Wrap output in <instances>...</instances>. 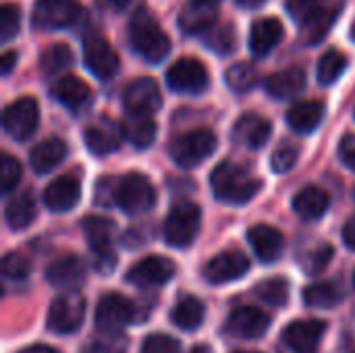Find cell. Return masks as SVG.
I'll list each match as a JSON object with an SVG mask.
<instances>
[{
    "mask_svg": "<svg viewBox=\"0 0 355 353\" xmlns=\"http://www.w3.org/2000/svg\"><path fill=\"white\" fill-rule=\"evenodd\" d=\"M233 353H262V352H248V350H239V352H233Z\"/></svg>",
    "mask_w": 355,
    "mask_h": 353,
    "instance_id": "obj_56",
    "label": "cell"
},
{
    "mask_svg": "<svg viewBox=\"0 0 355 353\" xmlns=\"http://www.w3.org/2000/svg\"><path fill=\"white\" fill-rule=\"evenodd\" d=\"M354 287H355V273H354Z\"/></svg>",
    "mask_w": 355,
    "mask_h": 353,
    "instance_id": "obj_57",
    "label": "cell"
},
{
    "mask_svg": "<svg viewBox=\"0 0 355 353\" xmlns=\"http://www.w3.org/2000/svg\"><path fill=\"white\" fill-rule=\"evenodd\" d=\"M85 279V266L77 256H62L46 268V281L56 289H77Z\"/></svg>",
    "mask_w": 355,
    "mask_h": 353,
    "instance_id": "obj_24",
    "label": "cell"
},
{
    "mask_svg": "<svg viewBox=\"0 0 355 353\" xmlns=\"http://www.w3.org/2000/svg\"><path fill=\"white\" fill-rule=\"evenodd\" d=\"M225 81L227 85L237 92V94H243V92H250L256 81H258V71L250 64V62H235L227 69L225 73Z\"/></svg>",
    "mask_w": 355,
    "mask_h": 353,
    "instance_id": "obj_38",
    "label": "cell"
},
{
    "mask_svg": "<svg viewBox=\"0 0 355 353\" xmlns=\"http://www.w3.org/2000/svg\"><path fill=\"white\" fill-rule=\"evenodd\" d=\"M241 8H258V6H262L266 0H235Z\"/></svg>",
    "mask_w": 355,
    "mask_h": 353,
    "instance_id": "obj_53",
    "label": "cell"
},
{
    "mask_svg": "<svg viewBox=\"0 0 355 353\" xmlns=\"http://www.w3.org/2000/svg\"><path fill=\"white\" fill-rule=\"evenodd\" d=\"M129 42L133 50L152 64L162 62L171 54V37L146 8H139L129 23Z\"/></svg>",
    "mask_w": 355,
    "mask_h": 353,
    "instance_id": "obj_2",
    "label": "cell"
},
{
    "mask_svg": "<svg viewBox=\"0 0 355 353\" xmlns=\"http://www.w3.org/2000/svg\"><path fill=\"white\" fill-rule=\"evenodd\" d=\"M121 131L127 141H131L139 150H146L154 144L158 127L152 114H131L129 119L123 121Z\"/></svg>",
    "mask_w": 355,
    "mask_h": 353,
    "instance_id": "obj_29",
    "label": "cell"
},
{
    "mask_svg": "<svg viewBox=\"0 0 355 353\" xmlns=\"http://www.w3.org/2000/svg\"><path fill=\"white\" fill-rule=\"evenodd\" d=\"M300 158V150L293 146V144H283L279 146L275 152H272V158H270V164H272V171L275 173H289L295 162Z\"/></svg>",
    "mask_w": 355,
    "mask_h": 353,
    "instance_id": "obj_44",
    "label": "cell"
},
{
    "mask_svg": "<svg viewBox=\"0 0 355 353\" xmlns=\"http://www.w3.org/2000/svg\"><path fill=\"white\" fill-rule=\"evenodd\" d=\"M204 318H206V308H204V304H202L198 298H193V295L181 298V300L175 304V308L171 310V320H173V325H175L177 329H181V331H187V333L198 331V329L202 327Z\"/></svg>",
    "mask_w": 355,
    "mask_h": 353,
    "instance_id": "obj_30",
    "label": "cell"
},
{
    "mask_svg": "<svg viewBox=\"0 0 355 353\" xmlns=\"http://www.w3.org/2000/svg\"><path fill=\"white\" fill-rule=\"evenodd\" d=\"M119 181L121 177H102L98 179L96 183V189H94V200L98 206H104V208H110V206H116V193H119Z\"/></svg>",
    "mask_w": 355,
    "mask_h": 353,
    "instance_id": "obj_43",
    "label": "cell"
},
{
    "mask_svg": "<svg viewBox=\"0 0 355 353\" xmlns=\"http://www.w3.org/2000/svg\"><path fill=\"white\" fill-rule=\"evenodd\" d=\"M189 353H212V350L208 345H198V347H193Z\"/></svg>",
    "mask_w": 355,
    "mask_h": 353,
    "instance_id": "obj_54",
    "label": "cell"
},
{
    "mask_svg": "<svg viewBox=\"0 0 355 353\" xmlns=\"http://www.w3.org/2000/svg\"><path fill=\"white\" fill-rule=\"evenodd\" d=\"M21 27V12L15 4H4L0 8V42H10Z\"/></svg>",
    "mask_w": 355,
    "mask_h": 353,
    "instance_id": "obj_41",
    "label": "cell"
},
{
    "mask_svg": "<svg viewBox=\"0 0 355 353\" xmlns=\"http://www.w3.org/2000/svg\"><path fill=\"white\" fill-rule=\"evenodd\" d=\"M202 225V210L191 202H179L164 221V239L173 248H189Z\"/></svg>",
    "mask_w": 355,
    "mask_h": 353,
    "instance_id": "obj_6",
    "label": "cell"
},
{
    "mask_svg": "<svg viewBox=\"0 0 355 353\" xmlns=\"http://www.w3.org/2000/svg\"><path fill=\"white\" fill-rule=\"evenodd\" d=\"M306 73L297 67L287 69V71H279L275 75H270L264 83L266 92L277 98V100H293L297 98L304 89H306Z\"/></svg>",
    "mask_w": 355,
    "mask_h": 353,
    "instance_id": "obj_26",
    "label": "cell"
},
{
    "mask_svg": "<svg viewBox=\"0 0 355 353\" xmlns=\"http://www.w3.org/2000/svg\"><path fill=\"white\" fill-rule=\"evenodd\" d=\"M85 318V298L77 289H64L56 295L48 310V329L56 335H73Z\"/></svg>",
    "mask_w": 355,
    "mask_h": 353,
    "instance_id": "obj_5",
    "label": "cell"
},
{
    "mask_svg": "<svg viewBox=\"0 0 355 353\" xmlns=\"http://www.w3.org/2000/svg\"><path fill=\"white\" fill-rule=\"evenodd\" d=\"M331 206V198L324 189L316 185H308L300 189L293 198V210L304 221H318L327 214Z\"/></svg>",
    "mask_w": 355,
    "mask_h": 353,
    "instance_id": "obj_27",
    "label": "cell"
},
{
    "mask_svg": "<svg viewBox=\"0 0 355 353\" xmlns=\"http://www.w3.org/2000/svg\"><path fill=\"white\" fill-rule=\"evenodd\" d=\"M2 125L4 131L12 137V139H27L35 133L37 125H40V104L35 98L23 96L15 102H10L4 112H2Z\"/></svg>",
    "mask_w": 355,
    "mask_h": 353,
    "instance_id": "obj_10",
    "label": "cell"
},
{
    "mask_svg": "<svg viewBox=\"0 0 355 353\" xmlns=\"http://www.w3.org/2000/svg\"><path fill=\"white\" fill-rule=\"evenodd\" d=\"M175 273H177V266L173 260L164 256H148L127 270L125 281L139 289H156V287L166 285L175 277Z\"/></svg>",
    "mask_w": 355,
    "mask_h": 353,
    "instance_id": "obj_13",
    "label": "cell"
},
{
    "mask_svg": "<svg viewBox=\"0 0 355 353\" xmlns=\"http://www.w3.org/2000/svg\"><path fill=\"white\" fill-rule=\"evenodd\" d=\"M345 69H347V56L339 50H329L318 60L316 77H318L320 85H333L335 81H339V77L345 73Z\"/></svg>",
    "mask_w": 355,
    "mask_h": 353,
    "instance_id": "obj_36",
    "label": "cell"
},
{
    "mask_svg": "<svg viewBox=\"0 0 355 353\" xmlns=\"http://www.w3.org/2000/svg\"><path fill=\"white\" fill-rule=\"evenodd\" d=\"M254 293L264 304H268L272 308H281V306H285L289 302V283L285 279H281V277L266 279V281L256 285Z\"/></svg>",
    "mask_w": 355,
    "mask_h": 353,
    "instance_id": "obj_37",
    "label": "cell"
},
{
    "mask_svg": "<svg viewBox=\"0 0 355 353\" xmlns=\"http://www.w3.org/2000/svg\"><path fill=\"white\" fill-rule=\"evenodd\" d=\"M156 204V189L141 173H129L119 181L116 206L127 214H146Z\"/></svg>",
    "mask_w": 355,
    "mask_h": 353,
    "instance_id": "obj_7",
    "label": "cell"
},
{
    "mask_svg": "<svg viewBox=\"0 0 355 353\" xmlns=\"http://www.w3.org/2000/svg\"><path fill=\"white\" fill-rule=\"evenodd\" d=\"M83 62L98 79H110L119 71V56L100 33H87L83 37Z\"/></svg>",
    "mask_w": 355,
    "mask_h": 353,
    "instance_id": "obj_14",
    "label": "cell"
},
{
    "mask_svg": "<svg viewBox=\"0 0 355 353\" xmlns=\"http://www.w3.org/2000/svg\"><path fill=\"white\" fill-rule=\"evenodd\" d=\"M210 75L206 67L196 58H181L166 71V85L171 92L198 96L208 89Z\"/></svg>",
    "mask_w": 355,
    "mask_h": 353,
    "instance_id": "obj_11",
    "label": "cell"
},
{
    "mask_svg": "<svg viewBox=\"0 0 355 353\" xmlns=\"http://www.w3.org/2000/svg\"><path fill=\"white\" fill-rule=\"evenodd\" d=\"M15 62H17V52H12V50H6V52H2V62H0L2 75H8V73L12 71Z\"/></svg>",
    "mask_w": 355,
    "mask_h": 353,
    "instance_id": "obj_50",
    "label": "cell"
},
{
    "mask_svg": "<svg viewBox=\"0 0 355 353\" xmlns=\"http://www.w3.org/2000/svg\"><path fill=\"white\" fill-rule=\"evenodd\" d=\"M345 293L343 289L337 285V283H314V285H308L304 289V302L306 306L310 308H320V310H329V308H335L343 302Z\"/></svg>",
    "mask_w": 355,
    "mask_h": 353,
    "instance_id": "obj_34",
    "label": "cell"
},
{
    "mask_svg": "<svg viewBox=\"0 0 355 353\" xmlns=\"http://www.w3.org/2000/svg\"><path fill=\"white\" fill-rule=\"evenodd\" d=\"M52 94H54V98H56L62 106L73 108V110L85 106V104L89 102V98H92L89 85H87L83 79L75 77V75L62 77V79L54 85Z\"/></svg>",
    "mask_w": 355,
    "mask_h": 353,
    "instance_id": "obj_32",
    "label": "cell"
},
{
    "mask_svg": "<svg viewBox=\"0 0 355 353\" xmlns=\"http://www.w3.org/2000/svg\"><path fill=\"white\" fill-rule=\"evenodd\" d=\"M83 233L85 239L94 252L96 258V268L104 275H108L114 264H116V256L112 252V235H114V225L108 218H100V216H87L83 221Z\"/></svg>",
    "mask_w": 355,
    "mask_h": 353,
    "instance_id": "obj_9",
    "label": "cell"
},
{
    "mask_svg": "<svg viewBox=\"0 0 355 353\" xmlns=\"http://www.w3.org/2000/svg\"><path fill=\"white\" fill-rule=\"evenodd\" d=\"M216 146L218 139L210 129H193L171 141V158L181 169H193L210 158Z\"/></svg>",
    "mask_w": 355,
    "mask_h": 353,
    "instance_id": "obj_4",
    "label": "cell"
},
{
    "mask_svg": "<svg viewBox=\"0 0 355 353\" xmlns=\"http://www.w3.org/2000/svg\"><path fill=\"white\" fill-rule=\"evenodd\" d=\"M17 353H60L56 352L54 347H50V345H44V343H33V345H29V347H23L21 352Z\"/></svg>",
    "mask_w": 355,
    "mask_h": 353,
    "instance_id": "obj_52",
    "label": "cell"
},
{
    "mask_svg": "<svg viewBox=\"0 0 355 353\" xmlns=\"http://www.w3.org/2000/svg\"><path fill=\"white\" fill-rule=\"evenodd\" d=\"M248 241L254 250V254L266 262L272 264L283 256L285 250V237L279 229L270 227V225H254L248 231Z\"/></svg>",
    "mask_w": 355,
    "mask_h": 353,
    "instance_id": "obj_21",
    "label": "cell"
},
{
    "mask_svg": "<svg viewBox=\"0 0 355 353\" xmlns=\"http://www.w3.org/2000/svg\"><path fill=\"white\" fill-rule=\"evenodd\" d=\"M327 114V108L322 102L318 100H306V102H295L289 112H287V123L289 127L300 133V135H308L312 131H316L322 125V119Z\"/></svg>",
    "mask_w": 355,
    "mask_h": 353,
    "instance_id": "obj_25",
    "label": "cell"
},
{
    "mask_svg": "<svg viewBox=\"0 0 355 353\" xmlns=\"http://www.w3.org/2000/svg\"><path fill=\"white\" fill-rule=\"evenodd\" d=\"M349 33H352V40L355 42V21H354V25H352V31H349Z\"/></svg>",
    "mask_w": 355,
    "mask_h": 353,
    "instance_id": "obj_55",
    "label": "cell"
},
{
    "mask_svg": "<svg viewBox=\"0 0 355 353\" xmlns=\"http://www.w3.org/2000/svg\"><path fill=\"white\" fill-rule=\"evenodd\" d=\"M35 214H37V206H35V200L31 193L23 191V193H17L15 198H10L6 202V208H4V216H6V223L12 231H23L27 229L33 221H35Z\"/></svg>",
    "mask_w": 355,
    "mask_h": 353,
    "instance_id": "obj_33",
    "label": "cell"
},
{
    "mask_svg": "<svg viewBox=\"0 0 355 353\" xmlns=\"http://www.w3.org/2000/svg\"><path fill=\"white\" fill-rule=\"evenodd\" d=\"M81 198V183L77 177L62 175L50 181L44 189V204L52 212H69L79 204Z\"/></svg>",
    "mask_w": 355,
    "mask_h": 353,
    "instance_id": "obj_20",
    "label": "cell"
},
{
    "mask_svg": "<svg viewBox=\"0 0 355 353\" xmlns=\"http://www.w3.org/2000/svg\"><path fill=\"white\" fill-rule=\"evenodd\" d=\"M19 181H21V164L10 154H2L0 156V187H2V193L12 191Z\"/></svg>",
    "mask_w": 355,
    "mask_h": 353,
    "instance_id": "obj_40",
    "label": "cell"
},
{
    "mask_svg": "<svg viewBox=\"0 0 355 353\" xmlns=\"http://www.w3.org/2000/svg\"><path fill=\"white\" fill-rule=\"evenodd\" d=\"M354 114H355V110H354Z\"/></svg>",
    "mask_w": 355,
    "mask_h": 353,
    "instance_id": "obj_59",
    "label": "cell"
},
{
    "mask_svg": "<svg viewBox=\"0 0 355 353\" xmlns=\"http://www.w3.org/2000/svg\"><path fill=\"white\" fill-rule=\"evenodd\" d=\"M270 316L254 306H241L233 310L227 318V333L239 339H260L270 329Z\"/></svg>",
    "mask_w": 355,
    "mask_h": 353,
    "instance_id": "obj_18",
    "label": "cell"
},
{
    "mask_svg": "<svg viewBox=\"0 0 355 353\" xmlns=\"http://www.w3.org/2000/svg\"><path fill=\"white\" fill-rule=\"evenodd\" d=\"M220 0H189L179 15V27L187 33H206L216 25Z\"/></svg>",
    "mask_w": 355,
    "mask_h": 353,
    "instance_id": "obj_22",
    "label": "cell"
},
{
    "mask_svg": "<svg viewBox=\"0 0 355 353\" xmlns=\"http://www.w3.org/2000/svg\"><path fill=\"white\" fill-rule=\"evenodd\" d=\"M285 29L281 25L279 19L275 17H262L258 21H254L252 29H250V50L256 58H264L268 56L283 40Z\"/></svg>",
    "mask_w": 355,
    "mask_h": 353,
    "instance_id": "obj_23",
    "label": "cell"
},
{
    "mask_svg": "<svg viewBox=\"0 0 355 353\" xmlns=\"http://www.w3.org/2000/svg\"><path fill=\"white\" fill-rule=\"evenodd\" d=\"M81 8L75 0H40L33 8L31 23L35 29H64L79 21Z\"/></svg>",
    "mask_w": 355,
    "mask_h": 353,
    "instance_id": "obj_12",
    "label": "cell"
},
{
    "mask_svg": "<svg viewBox=\"0 0 355 353\" xmlns=\"http://www.w3.org/2000/svg\"><path fill=\"white\" fill-rule=\"evenodd\" d=\"M354 198H355V191H354Z\"/></svg>",
    "mask_w": 355,
    "mask_h": 353,
    "instance_id": "obj_58",
    "label": "cell"
},
{
    "mask_svg": "<svg viewBox=\"0 0 355 353\" xmlns=\"http://www.w3.org/2000/svg\"><path fill=\"white\" fill-rule=\"evenodd\" d=\"M102 8H108V10H121L129 4V0H96Z\"/></svg>",
    "mask_w": 355,
    "mask_h": 353,
    "instance_id": "obj_51",
    "label": "cell"
},
{
    "mask_svg": "<svg viewBox=\"0 0 355 353\" xmlns=\"http://www.w3.org/2000/svg\"><path fill=\"white\" fill-rule=\"evenodd\" d=\"M324 333H327L324 320H316V318L293 320L283 333V343L293 353H316Z\"/></svg>",
    "mask_w": 355,
    "mask_h": 353,
    "instance_id": "obj_16",
    "label": "cell"
},
{
    "mask_svg": "<svg viewBox=\"0 0 355 353\" xmlns=\"http://www.w3.org/2000/svg\"><path fill=\"white\" fill-rule=\"evenodd\" d=\"M333 256H335V250H333L331 246H327V243H322L320 248L312 250V252L308 254V258L304 260L306 273H308V275H318V273H322V270L329 266V262L333 260Z\"/></svg>",
    "mask_w": 355,
    "mask_h": 353,
    "instance_id": "obj_46",
    "label": "cell"
},
{
    "mask_svg": "<svg viewBox=\"0 0 355 353\" xmlns=\"http://www.w3.org/2000/svg\"><path fill=\"white\" fill-rule=\"evenodd\" d=\"M231 135L239 146L250 148V150H260L262 146H266V141L272 135V123L264 119L262 114L248 112L237 119Z\"/></svg>",
    "mask_w": 355,
    "mask_h": 353,
    "instance_id": "obj_19",
    "label": "cell"
},
{
    "mask_svg": "<svg viewBox=\"0 0 355 353\" xmlns=\"http://www.w3.org/2000/svg\"><path fill=\"white\" fill-rule=\"evenodd\" d=\"M343 243L355 252V216H352L347 223H345V227H343Z\"/></svg>",
    "mask_w": 355,
    "mask_h": 353,
    "instance_id": "obj_49",
    "label": "cell"
},
{
    "mask_svg": "<svg viewBox=\"0 0 355 353\" xmlns=\"http://www.w3.org/2000/svg\"><path fill=\"white\" fill-rule=\"evenodd\" d=\"M206 46L212 48L218 54H229L237 48V35H235V27L231 25H220V27H210L206 31Z\"/></svg>",
    "mask_w": 355,
    "mask_h": 353,
    "instance_id": "obj_39",
    "label": "cell"
},
{
    "mask_svg": "<svg viewBox=\"0 0 355 353\" xmlns=\"http://www.w3.org/2000/svg\"><path fill=\"white\" fill-rule=\"evenodd\" d=\"M121 135L123 131H119L114 125L110 123H102V125H92L85 129L83 133V141L87 146V150L96 156H106L110 152H114L121 144Z\"/></svg>",
    "mask_w": 355,
    "mask_h": 353,
    "instance_id": "obj_31",
    "label": "cell"
},
{
    "mask_svg": "<svg viewBox=\"0 0 355 353\" xmlns=\"http://www.w3.org/2000/svg\"><path fill=\"white\" fill-rule=\"evenodd\" d=\"M135 304L121 293H106L96 306V327L104 335H119L129 322L135 320Z\"/></svg>",
    "mask_w": 355,
    "mask_h": 353,
    "instance_id": "obj_8",
    "label": "cell"
},
{
    "mask_svg": "<svg viewBox=\"0 0 355 353\" xmlns=\"http://www.w3.org/2000/svg\"><path fill=\"white\" fill-rule=\"evenodd\" d=\"M67 156V146L60 137H48L33 146L29 154V164L37 175H46L52 169H56Z\"/></svg>",
    "mask_w": 355,
    "mask_h": 353,
    "instance_id": "obj_28",
    "label": "cell"
},
{
    "mask_svg": "<svg viewBox=\"0 0 355 353\" xmlns=\"http://www.w3.org/2000/svg\"><path fill=\"white\" fill-rule=\"evenodd\" d=\"M141 353H181V343L171 335L154 333L144 339Z\"/></svg>",
    "mask_w": 355,
    "mask_h": 353,
    "instance_id": "obj_45",
    "label": "cell"
},
{
    "mask_svg": "<svg viewBox=\"0 0 355 353\" xmlns=\"http://www.w3.org/2000/svg\"><path fill=\"white\" fill-rule=\"evenodd\" d=\"M210 187L218 202L243 206L260 193L262 181L258 177H254L252 173H248L243 166L225 160V162L216 164V169L212 171Z\"/></svg>",
    "mask_w": 355,
    "mask_h": 353,
    "instance_id": "obj_1",
    "label": "cell"
},
{
    "mask_svg": "<svg viewBox=\"0 0 355 353\" xmlns=\"http://www.w3.org/2000/svg\"><path fill=\"white\" fill-rule=\"evenodd\" d=\"M125 347H127L125 339L121 337V339L116 341V335H112L110 341H94V343L89 345V350L85 353H123L125 352Z\"/></svg>",
    "mask_w": 355,
    "mask_h": 353,
    "instance_id": "obj_48",
    "label": "cell"
},
{
    "mask_svg": "<svg viewBox=\"0 0 355 353\" xmlns=\"http://www.w3.org/2000/svg\"><path fill=\"white\" fill-rule=\"evenodd\" d=\"M250 270V258L243 252L229 250L218 256H214L204 266V279L210 285H225L231 281H239Z\"/></svg>",
    "mask_w": 355,
    "mask_h": 353,
    "instance_id": "obj_15",
    "label": "cell"
},
{
    "mask_svg": "<svg viewBox=\"0 0 355 353\" xmlns=\"http://www.w3.org/2000/svg\"><path fill=\"white\" fill-rule=\"evenodd\" d=\"M123 102L129 114H154L162 106V94L154 79L139 77L127 85Z\"/></svg>",
    "mask_w": 355,
    "mask_h": 353,
    "instance_id": "obj_17",
    "label": "cell"
},
{
    "mask_svg": "<svg viewBox=\"0 0 355 353\" xmlns=\"http://www.w3.org/2000/svg\"><path fill=\"white\" fill-rule=\"evenodd\" d=\"M339 158L347 169L355 171V133L343 135V139L339 144Z\"/></svg>",
    "mask_w": 355,
    "mask_h": 353,
    "instance_id": "obj_47",
    "label": "cell"
},
{
    "mask_svg": "<svg viewBox=\"0 0 355 353\" xmlns=\"http://www.w3.org/2000/svg\"><path fill=\"white\" fill-rule=\"evenodd\" d=\"M73 52L69 46L64 44H54L50 48H46L40 56V69L44 75H58L62 71H67L73 64Z\"/></svg>",
    "mask_w": 355,
    "mask_h": 353,
    "instance_id": "obj_35",
    "label": "cell"
},
{
    "mask_svg": "<svg viewBox=\"0 0 355 353\" xmlns=\"http://www.w3.org/2000/svg\"><path fill=\"white\" fill-rule=\"evenodd\" d=\"M31 266H29V260L17 252H10L2 258V275L10 281H23L27 279Z\"/></svg>",
    "mask_w": 355,
    "mask_h": 353,
    "instance_id": "obj_42",
    "label": "cell"
},
{
    "mask_svg": "<svg viewBox=\"0 0 355 353\" xmlns=\"http://www.w3.org/2000/svg\"><path fill=\"white\" fill-rule=\"evenodd\" d=\"M333 0H287V12L302 25L310 44L320 42L335 23L337 8Z\"/></svg>",
    "mask_w": 355,
    "mask_h": 353,
    "instance_id": "obj_3",
    "label": "cell"
}]
</instances>
